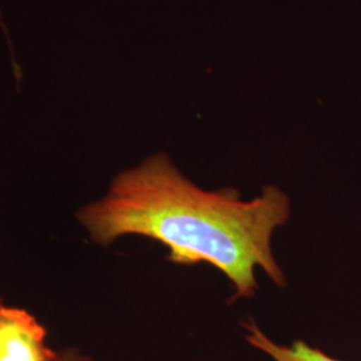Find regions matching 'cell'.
I'll use <instances>...</instances> for the list:
<instances>
[{"instance_id": "3", "label": "cell", "mask_w": 361, "mask_h": 361, "mask_svg": "<svg viewBox=\"0 0 361 361\" xmlns=\"http://www.w3.org/2000/svg\"><path fill=\"white\" fill-rule=\"evenodd\" d=\"M243 326L246 332V341L274 361H341L328 356L320 349L310 347L302 340H297L292 345L277 344L255 322H245Z\"/></svg>"}, {"instance_id": "2", "label": "cell", "mask_w": 361, "mask_h": 361, "mask_svg": "<svg viewBox=\"0 0 361 361\" xmlns=\"http://www.w3.org/2000/svg\"><path fill=\"white\" fill-rule=\"evenodd\" d=\"M47 332L38 319L20 307L0 301V361H52Z\"/></svg>"}, {"instance_id": "4", "label": "cell", "mask_w": 361, "mask_h": 361, "mask_svg": "<svg viewBox=\"0 0 361 361\" xmlns=\"http://www.w3.org/2000/svg\"><path fill=\"white\" fill-rule=\"evenodd\" d=\"M52 361H95L91 356L82 353L77 348H67L61 352H56Z\"/></svg>"}, {"instance_id": "1", "label": "cell", "mask_w": 361, "mask_h": 361, "mask_svg": "<svg viewBox=\"0 0 361 361\" xmlns=\"http://www.w3.org/2000/svg\"><path fill=\"white\" fill-rule=\"evenodd\" d=\"M290 217V200L274 185L243 201L235 189L207 192L186 178L165 153L118 173L107 192L78 210L79 225L97 245L141 235L168 247L180 265L207 262L234 288L231 302L252 298L256 269L285 286L271 250L273 233Z\"/></svg>"}]
</instances>
